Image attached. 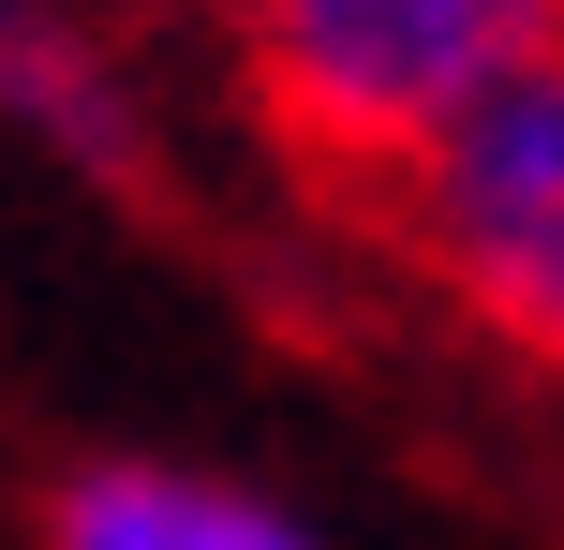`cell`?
<instances>
[{
	"mask_svg": "<svg viewBox=\"0 0 564 550\" xmlns=\"http://www.w3.org/2000/svg\"><path fill=\"white\" fill-rule=\"evenodd\" d=\"M253 119L312 179H371L460 134L490 89L564 60V0H208Z\"/></svg>",
	"mask_w": 564,
	"mask_h": 550,
	"instance_id": "6da1fadb",
	"label": "cell"
},
{
	"mask_svg": "<svg viewBox=\"0 0 564 550\" xmlns=\"http://www.w3.org/2000/svg\"><path fill=\"white\" fill-rule=\"evenodd\" d=\"M387 224H401L416 283L460 327H490L506 357H550L564 373V60L490 89L431 164H401Z\"/></svg>",
	"mask_w": 564,
	"mask_h": 550,
	"instance_id": "7a4b0ae2",
	"label": "cell"
},
{
	"mask_svg": "<svg viewBox=\"0 0 564 550\" xmlns=\"http://www.w3.org/2000/svg\"><path fill=\"white\" fill-rule=\"evenodd\" d=\"M0 134L59 149V164L105 179V194L149 179V105H134V75H119V45H105L89 0H0Z\"/></svg>",
	"mask_w": 564,
	"mask_h": 550,
	"instance_id": "3957f363",
	"label": "cell"
},
{
	"mask_svg": "<svg viewBox=\"0 0 564 550\" xmlns=\"http://www.w3.org/2000/svg\"><path fill=\"white\" fill-rule=\"evenodd\" d=\"M45 550H312V536L194 462H75L45 492Z\"/></svg>",
	"mask_w": 564,
	"mask_h": 550,
	"instance_id": "277c9868",
	"label": "cell"
},
{
	"mask_svg": "<svg viewBox=\"0 0 564 550\" xmlns=\"http://www.w3.org/2000/svg\"><path fill=\"white\" fill-rule=\"evenodd\" d=\"M89 15H105V0H89Z\"/></svg>",
	"mask_w": 564,
	"mask_h": 550,
	"instance_id": "5b68a950",
	"label": "cell"
}]
</instances>
